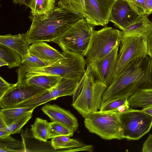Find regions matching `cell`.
<instances>
[{
    "instance_id": "obj_1",
    "label": "cell",
    "mask_w": 152,
    "mask_h": 152,
    "mask_svg": "<svg viewBox=\"0 0 152 152\" xmlns=\"http://www.w3.org/2000/svg\"><path fill=\"white\" fill-rule=\"evenodd\" d=\"M152 61L148 55L131 61L107 87L102 103L128 98L138 91L152 88Z\"/></svg>"
},
{
    "instance_id": "obj_2",
    "label": "cell",
    "mask_w": 152,
    "mask_h": 152,
    "mask_svg": "<svg viewBox=\"0 0 152 152\" xmlns=\"http://www.w3.org/2000/svg\"><path fill=\"white\" fill-rule=\"evenodd\" d=\"M32 23L26 33L29 44L52 42L83 18L58 5L44 18L31 16Z\"/></svg>"
},
{
    "instance_id": "obj_3",
    "label": "cell",
    "mask_w": 152,
    "mask_h": 152,
    "mask_svg": "<svg viewBox=\"0 0 152 152\" xmlns=\"http://www.w3.org/2000/svg\"><path fill=\"white\" fill-rule=\"evenodd\" d=\"M64 52V58L49 66L30 67L20 65L16 70L18 77L17 83L21 84L28 78L40 75H58L80 82L86 73V60L78 54Z\"/></svg>"
},
{
    "instance_id": "obj_4",
    "label": "cell",
    "mask_w": 152,
    "mask_h": 152,
    "mask_svg": "<svg viewBox=\"0 0 152 152\" xmlns=\"http://www.w3.org/2000/svg\"><path fill=\"white\" fill-rule=\"evenodd\" d=\"M85 78L82 90L72 106L83 118L99 110L103 94L107 86L96 81L91 68L87 63Z\"/></svg>"
},
{
    "instance_id": "obj_5",
    "label": "cell",
    "mask_w": 152,
    "mask_h": 152,
    "mask_svg": "<svg viewBox=\"0 0 152 152\" xmlns=\"http://www.w3.org/2000/svg\"><path fill=\"white\" fill-rule=\"evenodd\" d=\"M94 28L85 18H83L71 26L53 42L58 45L63 52L76 53L84 57Z\"/></svg>"
},
{
    "instance_id": "obj_6",
    "label": "cell",
    "mask_w": 152,
    "mask_h": 152,
    "mask_svg": "<svg viewBox=\"0 0 152 152\" xmlns=\"http://www.w3.org/2000/svg\"><path fill=\"white\" fill-rule=\"evenodd\" d=\"M84 118L85 126L90 132L106 140L123 139L118 113L98 111Z\"/></svg>"
},
{
    "instance_id": "obj_7",
    "label": "cell",
    "mask_w": 152,
    "mask_h": 152,
    "mask_svg": "<svg viewBox=\"0 0 152 152\" xmlns=\"http://www.w3.org/2000/svg\"><path fill=\"white\" fill-rule=\"evenodd\" d=\"M122 37L121 31L112 27L94 30L85 56L86 61L100 59L117 45H120Z\"/></svg>"
},
{
    "instance_id": "obj_8",
    "label": "cell",
    "mask_w": 152,
    "mask_h": 152,
    "mask_svg": "<svg viewBox=\"0 0 152 152\" xmlns=\"http://www.w3.org/2000/svg\"><path fill=\"white\" fill-rule=\"evenodd\" d=\"M123 139L138 140L148 132L152 126V117L142 111L129 108L118 113Z\"/></svg>"
},
{
    "instance_id": "obj_9",
    "label": "cell",
    "mask_w": 152,
    "mask_h": 152,
    "mask_svg": "<svg viewBox=\"0 0 152 152\" xmlns=\"http://www.w3.org/2000/svg\"><path fill=\"white\" fill-rule=\"evenodd\" d=\"M120 46L114 78L133 60L148 55L147 38L143 36L122 37Z\"/></svg>"
},
{
    "instance_id": "obj_10",
    "label": "cell",
    "mask_w": 152,
    "mask_h": 152,
    "mask_svg": "<svg viewBox=\"0 0 152 152\" xmlns=\"http://www.w3.org/2000/svg\"><path fill=\"white\" fill-rule=\"evenodd\" d=\"M79 83L75 80L61 77L56 85L51 89L29 99L20 104L17 107H37L60 97L73 96Z\"/></svg>"
},
{
    "instance_id": "obj_11",
    "label": "cell",
    "mask_w": 152,
    "mask_h": 152,
    "mask_svg": "<svg viewBox=\"0 0 152 152\" xmlns=\"http://www.w3.org/2000/svg\"><path fill=\"white\" fill-rule=\"evenodd\" d=\"M119 45L99 60L86 61L90 66L95 80L107 87L114 78Z\"/></svg>"
},
{
    "instance_id": "obj_12",
    "label": "cell",
    "mask_w": 152,
    "mask_h": 152,
    "mask_svg": "<svg viewBox=\"0 0 152 152\" xmlns=\"http://www.w3.org/2000/svg\"><path fill=\"white\" fill-rule=\"evenodd\" d=\"M47 90L34 85L17 83L0 98L1 109L16 107L22 102Z\"/></svg>"
},
{
    "instance_id": "obj_13",
    "label": "cell",
    "mask_w": 152,
    "mask_h": 152,
    "mask_svg": "<svg viewBox=\"0 0 152 152\" xmlns=\"http://www.w3.org/2000/svg\"><path fill=\"white\" fill-rule=\"evenodd\" d=\"M116 0H85V18L87 23L93 27L107 24Z\"/></svg>"
},
{
    "instance_id": "obj_14",
    "label": "cell",
    "mask_w": 152,
    "mask_h": 152,
    "mask_svg": "<svg viewBox=\"0 0 152 152\" xmlns=\"http://www.w3.org/2000/svg\"><path fill=\"white\" fill-rule=\"evenodd\" d=\"M141 15L127 0H116L112 9L109 21L123 31L135 22Z\"/></svg>"
},
{
    "instance_id": "obj_15",
    "label": "cell",
    "mask_w": 152,
    "mask_h": 152,
    "mask_svg": "<svg viewBox=\"0 0 152 152\" xmlns=\"http://www.w3.org/2000/svg\"><path fill=\"white\" fill-rule=\"evenodd\" d=\"M41 110L51 121L63 124L72 129L74 132L77 129L78 123L76 117L69 110H66L56 104L44 105Z\"/></svg>"
},
{
    "instance_id": "obj_16",
    "label": "cell",
    "mask_w": 152,
    "mask_h": 152,
    "mask_svg": "<svg viewBox=\"0 0 152 152\" xmlns=\"http://www.w3.org/2000/svg\"><path fill=\"white\" fill-rule=\"evenodd\" d=\"M29 52L50 65L65 56L64 52H61L44 42L32 44L29 46Z\"/></svg>"
},
{
    "instance_id": "obj_17",
    "label": "cell",
    "mask_w": 152,
    "mask_h": 152,
    "mask_svg": "<svg viewBox=\"0 0 152 152\" xmlns=\"http://www.w3.org/2000/svg\"><path fill=\"white\" fill-rule=\"evenodd\" d=\"M70 137L62 135L53 137L51 141V145L55 150H61V151H93L94 147L92 145L85 144Z\"/></svg>"
},
{
    "instance_id": "obj_18",
    "label": "cell",
    "mask_w": 152,
    "mask_h": 152,
    "mask_svg": "<svg viewBox=\"0 0 152 152\" xmlns=\"http://www.w3.org/2000/svg\"><path fill=\"white\" fill-rule=\"evenodd\" d=\"M0 44L16 51L22 58L29 53L30 44L27 40L26 33L14 35L8 34L1 35Z\"/></svg>"
},
{
    "instance_id": "obj_19",
    "label": "cell",
    "mask_w": 152,
    "mask_h": 152,
    "mask_svg": "<svg viewBox=\"0 0 152 152\" xmlns=\"http://www.w3.org/2000/svg\"><path fill=\"white\" fill-rule=\"evenodd\" d=\"M148 15H142L134 23L121 31L122 37L140 35L147 38L152 33V22Z\"/></svg>"
},
{
    "instance_id": "obj_20",
    "label": "cell",
    "mask_w": 152,
    "mask_h": 152,
    "mask_svg": "<svg viewBox=\"0 0 152 152\" xmlns=\"http://www.w3.org/2000/svg\"><path fill=\"white\" fill-rule=\"evenodd\" d=\"M55 0H31L28 7L31 16L45 18L55 7Z\"/></svg>"
},
{
    "instance_id": "obj_21",
    "label": "cell",
    "mask_w": 152,
    "mask_h": 152,
    "mask_svg": "<svg viewBox=\"0 0 152 152\" xmlns=\"http://www.w3.org/2000/svg\"><path fill=\"white\" fill-rule=\"evenodd\" d=\"M130 107L144 108L152 105V88L140 90L128 99Z\"/></svg>"
},
{
    "instance_id": "obj_22",
    "label": "cell",
    "mask_w": 152,
    "mask_h": 152,
    "mask_svg": "<svg viewBox=\"0 0 152 152\" xmlns=\"http://www.w3.org/2000/svg\"><path fill=\"white\" fill-rule=\"evenodd\" d=\"M61 77L58 75H38L28 78L20 84L34 85L49 90L56 85Z\"/></svg>"
},
{
    "instance_id": "obj_23",
    "label": "cell",
    "mask_w": 152,
    "mask_h": 152,
    "mask_svg": "<svg viewBox=\"0 0 152 152\" xmlns=\"http://www.w3.org/2000/svg\"><path fill=\"white\" fill-rule=\"evenodd\" d=\"M36 108L33 107H16L1 109L0 114L4 117L8 125L18 119L33 112Z\"/></svg>"
},
{
    "instance_id": "obj_24",
    "label": "cell",
    "mask_w": 152,
    "mask_h": 152,
    "mask_svg": "<svg viewBox=\"0 0 152 152\" xmlns=\"http://www.w3.org/2000/svg\"><path fill=\"white\" fill-rule=\"evenodd\" d=\"M31 127L33 137L41 141H47L50 129V122H48L46 120L37 118Z\"/></svg>"
},
{
    "instance_id": "obj_25",
    "label": "cell",
    "mask_w": 152,
    "mask_h": 152,
    "mask_svg": "<svg viewBox=\"0 0 152 152\" xmlns=\"http://www.w3.org/2000/svg\"><path fill=\"white\" fill-rule=\"evenodd\" d=\"M0 59L8 64L9 69L19 66L22 57L16 51L5 45L0 44Z\"/></svg>"
},
{
    "instance_id": "obj_26",
    "label": "cell",
    "mask_w": 152,
    "mask_h": 152,
    "mask_svg": "<svg viewBox=\"0 0 152 152\" xmlns=\"http://www.w3.org/2000/svg\"><path fill=\"white\" fill-rule=\"evenodd\" d=\"M130 108L128 99L122 98L102 103L99 111L103 112L120 113L127 110Z\"/></svg>"
},
{
    "instance_id": "obj_27",
    "label": "cell",
    "mask_w": 152,
    "mask_h": 152,
    "mask_svg": "<svg viewBox=\"0 0 152 152\" xmlns=\"http://www.w3.org/2000/svg\"><path fill=\"white\" fill-rule=\"evenodd\" d=\"M58 5L79 16L85 18V0H60Z\"/></svg>"
},
{
    "instance_id": "obj_28",
    "label": "cell",
    "mask_w": 152,
    "mask_h": 152,
    "mask_svg": "<svg viewBox=\"0 0 152 152\" xmlns=\"http://www.w3.org/2000/svg\"><path fill=\"white\" fill-rule=\"evenodd\" d=\"M50 129L48 139L62 135L71 137L74 131L67 126L56 121L50 122Z\"/></svg>"
},
{
    "instance_id": "obj_29",
    "label": "cell",
    "mask_w": 152,
    "mask_h": 152,
    "mask_svg": "<svg viewBox=\"0 0 152 152\" xmlns=\"http://www.w3.org/2000/svg\"><path fill=\"white\" fill-rule=\"evenodd\" d=\"M0 141V152H25L23 142L15 139L12 140Z\"/></svg>"
},
{
    "instance_id": "obj_30",
    "label": "cell",
    "mask_w": 152,
    "mask_h": 152,
    "mask_svg": "<svg viewBox=\"0 0 152 152\" xmlns=\"http://www.w3.org/2000/svg\"><path fill=\"white\" fill-rule=\"evenodd\" d=\"M31 112L13 121L4 129L11 133V134L19 133L23 126L32 118Z\"/></svg>"
},
{
    "instance_id": "obj_31",
    "label": "cell",
    "mask_w": 152,
    "mask_h": 152,
    "mask_svg": "<svg viewBox=\"0 0 152 152\" xmlns=\"http://www.w3.org/2000/svg\"><path fill=\"white\" fill-rule=\"evenodd\" d=\"M20 65L30 67H42L49 66L51 65L29 52L27 55L22 58Z\"/></svg>"
},
{
    "instance_id": "obj_32",
    "label": "cell",
    "mask_w": 152,
    "mask_h": 152,
    "mask_svg": "<svg viewBox=\"0 0 152 152\" xmlns=\"http://www.w3.org/2000/svg\"><path fill=\"white\" fill-rule=\"evenodd\" d=\"M15 84H12L5 80L1 77H0V98L7 92L13 87Z\"/></svg>"
},
{
    "instance_id": "obj_33",
    "label": "cell",
    "mask_w": 152,
    "mask_h": 152,
    "mask_svg": "<svg viewBox=\"0 0 152 152\" xmlns=\"http://www.w3.org/2000/svg\"><path fill=\"white\" fill-rule=\"evenodd\" d=\"M142 7L144 14L152 13V0H142Z\"/></svg>"
},
{
    "instance_id": "obj_34",
    "label": "cell",
    "mask_w": 152,
    "mask_h": 152,
    "mask_svg": "<svg viewBox=\"0 0 152 152\" xmlns=\"http://www.w3.org/2000/svg\"><path fill=\"white\" fill-rule=\"evenodd\" d=\"M142 152H152V134L148 136L143 143Z\"/></svg>"
},
{
    "instance_id": "obj_35",
    "label": "cell",
    "mask_w": 152,
    "mask_h": 152,
    "mask_svg": "<svg viewBox=\"0 0 152 152\" xmlns=\"http://www.w3.org/2000/svg\"><path fill=\"white\" fill-rule=\"evenodd\" d=\"M147 46L148 55H152V33L147 38Z\"/></svg>"
},
{
    "instance_id": "obj_36",
    "label": "cell",
    "mask_w": 152,
    "mask_h": 152,
    "mask_svg": "<svg viewBox=\"0 0 152 152\" xmlns=\"http://www.w3.org/2000/svg\"><path fill=\"white\" fill-rule=\"evenodd\" d=\"M8 126L4 117L0 114V129H4Z\"/></svg>"
},
{
    "instance_id": "obj_37",
    "label": "cell",
    "mask_w": 152,
    "mask_h": 152,
    "mask_svg": "<svg viewBox=\"0 0 152 152\" xmlns=\"http://www.w3.org/2000/svg\"><path fill=\"white\" fill-rule=\"evenodd\" d=\"M31 0H13V3L16 4H24L28 6Z\"/></svg>"
},
{
    "instance_id": "obj_38",
    "label": "cell",
    "mask_w": 152,
    "mask_h": 152,
    "mask_svg": "<svg viewBox=\"0 0 152 152\" xmlns=\"http://www.w3.org/2000/svg\"><path fill=\"white\" fill-rule=\"evenodd\" d=\"M11 133L5 130L0 129V140L4 139L10 135Z\"/></svg>"
},
{
    "instance_id": "obj_39",
    "label": "cell",
    "mask_w": 152,
    "mask_h": 152,
    "mask_svg": "<svg viewBox=\"0 0 152 152\" xmlns=\"http://www.w3.org/2000/svg\"><path fill=\"white\" fill-rule=\"evenodd\" d=\"M142 110L152 117V105L143 108Z\"/></svg>"
},
{
    "instance_id": "obj_40",
    "label": "cell",
    "mask_w": 152,
    "mask_h": 152,
    "mask_svg": "<svg viewBox=\"0 0 152 152\" xmlns=\"http://www.w3.org/2000/svg\"><path fill=\"white\" fill-rule=\"evenodd\" d=\"M8 66V64L4 60L0 59V66Z\"/></svg>"
},
{
    "instance_id": "obj_41",
    "label": "cell",
    "mask_w": 152,
    "mask_h": 152,
    "mask_svg": "<svg viewBox=\"0 0 152 152\" xmlns=\"http://www.w3.org/2000/svg\"><path fill=\"white\" fill-rule=\"evenodd\" d=\"M150 56L151 57V59H152V55L151 56Z\"/></svg>"
}]
</instances>
